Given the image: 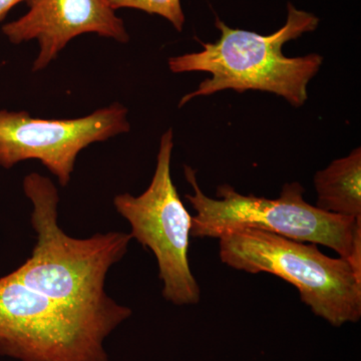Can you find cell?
I'll return each instance as SVG.
<instances>
[{"mask_svg":"<svg viewBox=\"0 0 361 361\" xmlns=\"http://www.w3.org/2000/svg\"><path fill=\"white\" fill-rule=\"evenodd\" d=\"M23 191L32 205L37 242L32 255L11 272L16 279L44 295L78 307L121 310L104 290L109 271L120 262L133 238L130 233H97L90 238L68 236L59 224V195L49 178L32 173Z\"/></svg>","mask_w":361,"mask_h":361,"instance_id":"6da1fadb","label":"cell"},{"mask_svg":"<svg viewBox=\"0 0 361 361\" xmlns=\"http://www.w3.org/2000/svg\"><path fill=\"white\" fill-rule=\"evenodd\" d=\"M318 25L317 16L291 4L286 23L270 35L229 27L217 18L216 26L221 33L217 42L202 44L201 51L169 59L172 73L206 71L212 75L183 97L179 106L195 97L225 90L272 92L293 106H303L308 99L307 85L319 71L323 58L316 54L287 58L282 47L304 33L314 32Z\"/></svg>","mask_w":361,"mask_h":361,"instance_id":"7a4b0ae2","label":"cell"},{"mask_svg":"<svg viewBox=\"0 0 361 361\" xmlns=\"http://www.w3.org/2000/svg\"><path fill=\"white\" fill-rule=\"evenodd\" d=\"M185 177L193 189L186 195L196 215L192 217L191 236L218 238L240 229L273 233L303 243L329 247L349 261L361 277V220L324 212L304 199L299 183H287L279 198L240 194L230 185L218 187L217 199L203 193L196 171L185 166Z\"/></svg>","mask_w":361,"mask_h":361,"instance_id":"3957f363","label":"cell"},{"mask_svg":"<svg viewBox=\"0 0 361 361\" xmlns=\"http://www.w3.org/2000/svg\"><path fill=\"white\" fill-rule=\"evenodd\" d=\"M132 310L78 307L0 278V355L20 361H109L104 341Z\"/></svg>","mask_w":361,"mask_h":361,"instance_id":"277c9868","label":"cell"},{"mask_svg":"<svg viewBox=\"0 0 361 361\" xmlns=\"http://www.w3.org/2000/svg\"><path fill=\"white\" fill-rule=\"evenodd\" d=\"M224 264L250 274L269 273L296 287L313 313L331 324L361 316V277L346 259L324 255L315 244L273 233L240 229L219 238Z\"/></svg>","mask_w":361,"mask_h":361,"instance_id":"5b68a950","label":"cell"},{"mask_svg":"<svg viewBox=\"0 0 361 361\" xmlns=\"http://www.w3.org/2000/svg\"><path fill=\"white\" fill-rule=\"evenodd\" d=\"M173 130L161 137L155 174L140 196L116 195V212L129 222L130 236L153 252L163 282V297L177 306L200 301V287L190 268L192 216L178 194L172 175Z\"/></svg>","mask_w":361,"mask_h":361,"instance_id":"8992f818","label":"cell"},{"mask_svg":"<svg viewBox=\"0 0 361 361\" xmlns=\"http://www.w3.org/2000/svg\"><path fill=\"white\" fill-rule=\"evenodd\" d=\"M128 110L114 103L82 118L45 120L27 111L0 110V167L39 161L61 187L68 186L82 149L130 132Z\"/></svg>","mask_w":361,"mask_h":361,"instance_id":"52a82bcc","label":"cell"},{"mask_svg":"<svg viewBox=\"0 0 361 361\" xmlns=\"http://www.w3.org/2000/svg\"><path fill=\"white\" fill-rule=\"evenodd\" d=\"M2 32L14 44L37 40L33 71L44 70L71 39L85 33L122 44L130 40L125 23L106 0H32L30 11L2 26Z\"/></svg>","mask_w":361,"mask_h":361,"instance_id":"ba28073f","label":"cell"},{"mask_svg":"<svg viewBox=\"0 0 361 361\" xmlns=\"http://www.w3.org/2000/svg\"><path fill=\"white\" fill-rule=\"evenodd\" d=\"M316 207L324 212L361 220V149L332 161L314 177Z\"/></svg>","mask_w":361,"mask_h":361,"instance_id":"9c48e42d","label":"cell"},{"mask_svg":"<svg viewBox=\"0 0 361 361\" xmlns=\"http://www.w3.org/2000/svg\"><path fill=\"white\" fill-rule=\"evenodd\" d=\"M111 8H134L166 18L177 32H182L185 14L180 0H106Z\"/></svg>","mask_w":361,"mask_h":361,"instance_id":"30bf717a","label":"cell"},{"mask_svg":"<svg viewBox=\"0 0 361 361\" xmlns=\"http://www.w3.org/2000/svg\"><path fill=\"white\" fill-rule=\"evenodd\" d=\"M23 1H27L30 4L32 0H0V21L6 18V14L11 8Z\"/></svg>","mask_w":361,"mask_h":361,"instance_id":"8fae6325","label":"cell"}]
</instances>
